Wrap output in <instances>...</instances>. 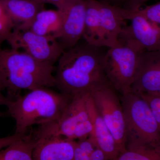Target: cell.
Masks as SVG:
<instances>
[{"instance_id":"obj_14","label":"cell","mask_w":160,"mask_h":160,"mask_svg":"<svg viewBox=\"0 0 160 160\" xmlns=\"http://www.w3.org/2000/svg\"><path fill=\"white\" fill-rule=\"evenodd\" d=\"M87 106L89 117L93 126V132L90 136L94 138L98 146L105 152L109 160H117L120 152L115 140L106 123L98 112L90 93L87 99Z\"/></svg>"},{"instance_id":"obj_6","label":"cell","mask_w":160,"mask_h":160,"mask_svg":"<svg viewBox=\"0 0 160 160\" xmlns=\"http://www.w3.org/2000/svg\"><path fill=\"white\" fill-rule=\"evenodd\" d=\"M142 52L131 44L118 38L117 44L105 53L103 60L105 74L109 84L120 94L131 90Z\"/></svg>"},{"instance_id":"obj_28","label":"cell","mask_w":160,"mask_h":160,"mask_svg":"<svg viewBox=\"0 0 160 160\" xmlns=\"http://www.w3.org/2000/svg\"><path fill=\"white\" fill-rule=\"evenodd\" d=\"M11 100L9 99L7 97L4 96L2 91L0 90V106H7L11 102Z\"/></svg>"},{"instance_id":"obj_18","label":"cell","mask_w":160,"mask_h":160,"mask_svg":"<svg viewBox=\"0 0 160 160\" xmlns=\"http://www.w3.org/2000/svg\"><path fill=\"white\" fill-rule=\"evenodd\" d=\"M117 160H160V144L127 145Z\"/></svg>"},{"instance_id":"obj_10","label":"cell","mask_w":160,"mask_h":160,"mask_svg":"<svg viewBox=\"0 0 160 160\" xmlns=\"http://www.w3.org/2000/svg\"><path fill=\"white\" fill-rule=\"evenodd\" d=\"M62 16V27L58 41L64 50L76 45L85 28L86 0H64L57 8Z\"/></svg>"},{"instance_id":"obj_27","label":"cell","mask_w":160,"mask_h":160,"mask_svg":"<svg viewBox=\"0 0 160 160\" xmlns=\"http://www.w3.org/2000/svg\"><path fill=\"white\" fill-rule=\"evenodd\" d=\"M33 1L35 2L38 3V4L44 5L46 3L52 4L54 5L57 8H58L59 7L60 5L62 4L64 0H30Z\"/></svg>"},{"instance_id":"obj_30","label":"cell","mask_w":160,"mask_h":160,"mask_svg":"<svg viewBox=\"0 0 160 160\" xmlns=\"http://www.w3.org/2000/svg\"><path fill=\"white\" fill-rule=\"evenodd\" d=\"M1 49H1V46H0V50H1Z\"/></svg>"},{"instance_id":"obj_24","label":"cell","mask_w":160,"mask_h":160,"mask_svg":"<svg viewBox=\"0 0 160 160\" xmlns=\"http://www.w3.org/2000/svg\"><path fill=\"white\" fill-rule=\"evenodd\" d=\"M73 160H90L89 155L78 146L75 140L74 141Z\"/></svg>"},{"instance_id":"obj_13","label":"cell","mask_w":160,"mask_h":160,"mask_svg":"<svg viewBox=\"0 0 160 160\" xmlns=\"http://www.w3.org/2000/svg\"><path fill=\"white\" fill-rule=\"evenodd\" d=\"M36 145L32 153L35 160H73L74 141L62 136L37 131Z\"/></svg>"},{"instance_id":"obj_1","label":"cell","mask_w":160,"mask_h":160,"mask_svg":"<svg viewBox=\"0 0 160 160\" xmlns=\"http://www.w3.org/2000/svg\"><path fill=\"white\" fill-rule=\"evenodd\" d=\"M105 53L102 47L86 42L64 50L58 61L55 87L63 94L73 97L90 93L109 82L103 66Z\"/></svg>"},{"instance_id":"obj_2","label":"cell","mask_w":160,"mask_h":160,"mask_svg":"<svg viewBox=\"0 0 160 160\" xmlns=\"http://www.w3.org/2000/svg\"><path fill=\"white\" fill-rule=\"evenodd\" d=\"M54 69L53 64L38 61L24 52L1 49L0 90H6V97L12 101L23 89L55 87Z\"/></svg>"},{"instance_id":"obj_26","label":"cell","mask_w":160,"mask_h":160,"mask_svg":"<svg viewBox=\"0 0 160 160\" xmlns=\"http://www.w3.org/2000/svg\"><path fill=\"white\" fill-rule=\"evenodd\" d=\"M90 160H109L105 152L101 148H96L90 155Z\"/></svg>"},{"instance_id":"obj_9","label":"cell","mask_w":160,"mask_h":160,"mask_svg":"<svg viewBox=\"0 0 160 160\" xmlns=\"http://www.w3.org/2000/svg\"><path fill=\"white\" fill-rule=\"evenodd\" d=\"M128 26H123L118 38L136 49L145 51L160 50V26L152 22L138 10H130Z\"/></svg>"},{"instance_id":"obj_11","label":"cell","mask_w":160,"mask_h":160,"mask_svg":"<svg viewBox=\"0 0 160 160\" xmlns=\"http://www.w3.org/2000/svg\"><path fill=\"white\" fill-rule=\"evenodd\" d=\"M90 93L73 96L57 121L39 126L37 131L62 136L71 140L77 126L90 118L87 106Z\"/></svg>"},{"instance_id":"obj_4","label":"cell","mask_w":160,"mask_h":160,"mask_svg":"<svg viewBox=\"0 0 160 160\" xmlns=\"http://www.w3.org/2000/svg\"><path fill=\"white\" fill-rule=\"evenodd\" d=\"M86 1L82 38L92 46L109 48L114 46L125 21L129 20L130 10L102 1Z\"/></svg>"},{"instance_id":"obj_7","label":"cell","mask_w":160,"mask_h":160,"mask_svg":"<svg viewBox=\"0 0 160 160\" xmlns=\"http://www.w3.org/2000/svg\"><path fill=\"white\" fill-rule=\"evenodd\" d=\"M90 95L122 153L126 149L127 133L122 106L117 92L108 82L93 89Z\"/></svg>"},{"instance_id":"obj_5","label":"cell","mask_w":160,"mask_h":160,"mask_svg":"<svg viewBox=\"0 0 160 160\" xmlns=\"http://www.w3.org/2000/svg\"><path fill=\"white\" fill-rule=\"evenodd\" d=\"M120 99L126 122V146L160 144V129L146 101L131 91L121 95Z\"/></svg>"},{"instance_id":"obj_8","label":"cell","mask_w":160,"mask_h":160,"mask_svg":"<svg viewBox=\"0 0 160 160\" xmlns=\"http://www.w3.org/2000/svg\"><path fill=\"white\" fill-rule=\"evenodd\" d=\"M7 42L11 49H22L36 59L53 65L65 50L55 38L40 35L29 29L14 28Z\"/></svg>"},{"instance_id":"obj_25","label":"cell","mask_w":160,"mask_h":160,"mask_svg":"<svg viewBox=\"0 0 160 160\" xmlns=\"http://www.w3.org/2000/svg\"><path fill=\"white\" fill-rule=\"evenodd\" d=\"M149 0H122L126 3L125 9L132 11H135L140 9L141 6Z\"/></svg>"},{"instance_id":"obj_19","label":"cell","mask_w":160,"mask_h":160,"mask_svg":"<svg viewBox=\"0 0 160 160\" xmlns=\"http://www.w3.org/2000/svg\"><path fill=\"white\" fill-rule=\"evenodd\" d=\"M15 24L0 1V46L7 41L15 27Z\"/></svg>"},{"instance_id":"obj_17","label":"cell","mask_w":160,"mask_h":160,"mask_svg":"<svg viewBox=\"0 0 160 160\" xmlns=\"http://www.w3.org/2000/svg\"><path fill=\"white\" fill-rule=\"evenodd\" d=\"M37 137L35 133H25L6 149L0 150V160H31Z\"/></svg>"},{"instance_id":"obj_3","label":"cell","mask_w":160,"mask_h":160,"mask_svg":"<svg viewBox=\"0 0 160 160\" xmlns=\"http://www.w3.org/2000/svg\"><path fill=\"white\" fill-rule=\"evenodd\" d=\"M72 98L49 88H38L11 101L7 113L15 121V133L25 134L34 125L57 121Z\"/></svg>"},{"instance_id":"obj_21","label":"cell","mask_w":160,"mask_h":160,"mask_svg":"<svg viewBox=\"0 0 160 160\" xmlns=\"http://www.w3.org/2000/svg\"><path fill=\"white\" fill-rule=\"evenodd\" d=\"M93 126L90 118L80 124L74 129L72 140L82 139L89 137L93 132Z\"/></svg>"},{"instance_id":"obj_12","label":"cell","mask_w":160,"mask_h":160,"mask_svg":"<svg viewBox=\"0 0 160 160\" xmlns=\"http://www.w3.org/2000/svg\"><path fill=\"white\" fill-rule=\"evenodd\" d=\"M130 91L160 93V50L141 53L136 77Z\"/></svg>"},{"instance_id":"obj_20","label":"cell","mask_w":160,"mask_h":160,"mask_svg":"<svg viewBox=\"0 0 160 160\" xmlns=\"http://www.w3.org/2000/svg\"><path fill=\"white\" fill-rule=\"evenodd\" d=\"M138 94L148 103L160 129V93L142 92Z\"/></svg>"},{"instance_id":"obj_29","label":"cell","mask_w":160,"mask_h":160,"mask_svg":"<svg viewBox=\"0 0 160 160\" xmlns=\"http://www.w3.org/2000/svg\"><path fill=\"white\" fill-rule=\"evenodd\" d=\"M109 1H112V2H121V1H122V0H109Z\"/></svg>"},{"instance_id":"obj_16","label":"cell","mask_w":160,"mask_h":160,"mask_svg":"<svg viewBox=\"0 0 160 160\" xmlns=\"http://www.w3.org/2000/svg\"><path fill=\"white\" fill-rule=\"evenodd\" d=\"M62 16L58 9H43L38 12L29 30L42 36L53 37L58 40L62 27Z\"/></svg>"},{"instance_id":"obj_23","label":"cell","mask_w":160,"mask_h":160,"mask_svg":"<svg viewBox=\"0 0 160 160\" xmlns=\"http://www.w3.org/2000/svg\"><path fill=\"white\" fill-rule=\"evenodd\" d=\"M25 134L15 133L12 135L7 137L0 138V150L6 148L12 143L22 138Z\"/></svg>"},{"instance_id":"obj_15","label":"cell","mask_w":160,"mask_h":160,"mask_svg":"<svg viewBox=\"0 0 160 160\" xmlns=\"http://www.w3.org/2000/svg\"><path fill=\"white\" fill-rule=\"evenodd\" d=\"M15 24V28L29 30L32 22L44 5L30 0H0Z\"/></svg>"},{"instance_id":"obj_22","label":"cell","mask_w":160,"mask_h":160,"mask_svg":"<svg viewBox=\"0 0 160 160\" xmlns=\"http://www.w3.org/2000/svg\"><path fill=\"white\" fill-rule=\"evenodd\" d=\"M138 11L152 22L160 26V1L144 9H138Z\"/></svg>"}]
</instances>
